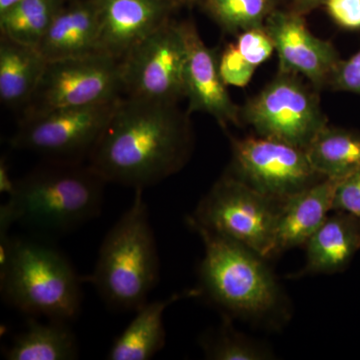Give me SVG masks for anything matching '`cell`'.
<instances>
[{
	"instance_id": "cell-12",
	"label": "cell",
	"mask_w": 360,
	"mask_h": 360,
	"mask_svg": "<svg viewBox=\"0 0 360 360\" xmlns=\"http://www.w3.org/2000/svg\"><path fill=\"white\" fill-rule=\"evenodd\" d=\"M264 27L278 54L279 72L302 75L315 87L329 82L340 56L330 42L310 32L302 15L274 11Z\"/></svg>"
},
{
	"instance_id": "cell-17",
	"label": "cell",
	"mask_w": 360,
	"mask_h": 360,
	"mask_svg": "<svg viewBox=\"0 0 360 360\" xmlns=\"http://www.w3.org/2000/svg\"><path fill=\"white\" fill-rule=\"evenodd\" d=\"M304 245L305 264L295 276L343 271L360 250V220L333 212Z\"/></svg>"
},
{
	"instance_id": "cell-4",
	"label": "cell",
	"mask_w": 360,
	"mask_h": 360,
	"mask_svg": "<svg viewBox=\"0 0 360 360\" xmlns=\"http://www.w3.org/2000/svg\"><path fill=\"white\" fill-rule=\"evenodd\" d=\"M188 226L205 245L200 293L229 314L255 321L267 319L283 309V293L266 258L198 225Z\"/></svg>"
},
{
	"instance_id": "cell-21",
	"label": "cell",
	"mask_w": 360,
	"mask_h": 360,
	"mask_svg": "<svg viewBox=\"0 0 360 360\" xmlns=\"http://www.w3.org/2000/svg\"><path fill=\"white\" fill-rule=\"evenodd\" d=\"M305 153L317 174L340 180L360 169V134L326 125Z\"/></svg>"
},
{
	"instance_id": "cell-5",
	"label": "cell",
	"mask_w": 360,
	"mask_h": 360,
	"mask_svg": "<svg viewBox=\"0 0 360 360\" xmlns=\"http://www.w3.org/2000/svg\"><path fill=\"white\" fill-rule=\"evenodd\" d=\"M0 284L4 300L30 316L68 322L82 307V278L63 253L39 241L13 238Z\"/></svg>"
},
{
	"instance_id": "cell-26",
	"label": "cell",
	"mask_w": 360,
	"mask_h": 360,
	"mask_svg": "<svg viewBox=\"0 0 360 360\" xmlns=\"http://www.w3.org/2000/svg\"><path fill=\"white\" fill-rule=\"evenodd\" d=\"M236 45L241 56L255 68L265 63L276 51L264 26L240 32Z\"/></svg>"
},
{
	"instance_id": "cell-23",
	"label": "cell",
	"mask_w": 360,
	"mask_h": 360,
	"mask_svg": "<svg viewBox=\"0 0 360 360\" xmlns=\"http://www.w3.org/2000/svg\"><path fill=\"white\" fill-rule=\"evenodd\" d=\"M219 328L206 333L200 340L205 359L212 360H264L274 354L262 343L238 333L232 326L229 315H224Z\"/></svg>"
},
{
	"instance_id": "cell-33",
	"label": "cell",
	"mask_w": 360,
	"mask_h": 360,
	"mask_svg": "<svg viewBox=\"0 0 360 360\" xmlns=\"http://www.w3.org/2000/svg\"><path fill=\"white\" fill-rule=\"evenodd\" d=\"M167 1H169L172 6L179 7L181 6H193V4H196L200 0H167Z\"/></svg>"
},
{
	"instance_id": "cell-8",
	"label": "cell",
	"mask_w": 360,
	"mask_h": 360,
	"mask_svg": "<svg viewBox=\"0 0 360 360\" xmlns=\"http://www.w3.org/2000/svg\"><path fill=\"white\" fill-rule=\"evenodd\" d=\"M122 97L108 103L61 108L21 118L11 146L40 153L56 162L89 160Z\"/></svg>"
},
{
	"instance_id": "cell-6",
	"label": "cell",
	"mask_w": 360,
	"mask_h": 360,
	"mask_svg": "<svg viewBox=\"0 0 360 360\" xmlns=\"http://www.w3.org/2000/svg\"><path fill=\"white\" fill-rule=\"evenodd\" d=\"M281 205L227 174L212 186L186 221L269 259Z\"/></svg>"
},
{
	"instance_id": "cell-3",
	"label": "cell",
	"mask_w": 360,
	"mask_h": 360,
	"mask_svg": "<svg viewBox=\"0 0 360 360\" xmlns=\"http://www.w3.org/2000/svg\"><path fill=\"white\" fill-rule=\"evenodd\" d=\"M160 270L148 205L143 191L136 189L131 205L104 238L86 281L110 309L136 311L158 285Z\"/></svg>"
},
{
	"instance_id": "cell-31",
	"label": "cell",
	"mask_w": 360,
	"mask_h": 360,
	"mask_svg": "<svg viewBox=\"0 0 360 360\" xmlns=\"http://www.w3.org/2000/svg\"><path fill=\"white\" fill-rule=\"evenodd\" d=\"M328 1V0H293L291 11L303 16L311 13L317 7L323 6Z\"/></svg>"
},
{
	"instance_id": "cell-19",
	"label": "cell",
	"mask_w": 360,
	"mask_h": 360,
	"mask_svg": "<svg viewBox=\"0 0 360 360\" xmlns=\"http://www.w3.org/2000/svg\"><path fill=\"white\" fill-rule=\"evenodd\" d=\"M47 60L39 49L1 37L0 99L11 108H22L39 86Z\"/></svg>"
},
{
	"instance_id": "cell-28",
	"label": "cell",
	"mask_w": 360,
	"mask_h": 360,
	"mask_svg": "<svg viewBox=\"0 0 360 360\" xmlns=\"http://www.w3.org/2000/svg\"><path fill=\"white\" fill-rule=\"evenodd\" d=\"M328 84L336 90L360 96V49L349 58L338 61Z\"/></svg>"
},
{
	"instance_id": "cell-11",
	"label": "cell",
	"mask_w": 360,
	"mask_h": 360,
	"mask_svg": "<svg viewBox=\"0 0 360 360\" xmlns=\"http://www.w3.org/2000/svg\"><path fill=\"white\" fill-rule=\"evenodd\" d=\"M232 176L283 203L324 177L315 172L305 149L266 137L231 139Z\"/></svg>"
},
{
	"instance_id": "cell-1",
	"label": "cell",
	"mask_w": 360,
	"mask_h": 360,
	"mask_svg": "<svg viewBox=\"0 0 360 360\" xmlns=\"http://www.w3.org/2000/svg\"><path fill=\"white\" fill-rule=\"evenodd\" d=\"M193 136L176 103L122 97L89 158L106 182L142 189L179 172Z\"/></svg>"
},
{
	"instance_id": "cell-25",
	"label": "cell",
	"mask_w": 360,
	"mask_h": 360,
	"mask_svg": "<svg viewBox=\"0 0 360 360\" xmlns=\"http://www.w3.org/2000/svg\"><path fill=\"white\" fill-rule=\"evenodd\" d=\"M257 68L241 56L236 44H229L219 61L220 77L225 85L231 86H246Z\"/></svg>"
},
{
	"instance_id": "cell-29",
	"label": "cell",
	"mask_w": 360,
	"mask_h": 360,
	"mask_svg": "<svg viewBox=\"0 0 360 360\" xmlns=\"http://www.w3.org/2000/svg\"><path fill=\"white\" fill-rule=\"evenodd\" d=\"M329 15L341 27L360 30V0H328Z\"/></svg>"
},
{
	"instance_id": "cell-32",
	"label": "cell",
	"mask_w": 360,
	"mask_h": 360,
	"mask_svg": "<svg viewBox=\"0 0 360 360\" xmlns=\"http://www.w3.org/2000/svg\"><path fill=\"white\" fill-rule=\"evenodd\" d=\"M18 1H20V0H0V14L4 13L7 9L18 4Z\"/></svg>"
},
{
	"instance_id": "cell-18",
	"label": "cell",
	"mask_w": 360,
	"mask_h": 360,
	"mask_svg": "<svg viewBox=\"0 0 360 360\" xmlns=\"http://www.w3.org/2000/svg\"><path fill=\"white\" fill-rule=\"evenodd\" d=\"M201 295L200 290L174 295L165 300L146 302L136 310L122 335L111 345L106 359L110 360H148L165 345L163 315L169 305L182 298Z\"/></svg>"
},
{
	"instance_id": "cell-16",
	"label": "cell",
	"mask_w": 360,
	"mask_h": 360,
	"mask_svg": "<svg viewBox=\"0 0 360 360\" xmlns=\"http://www.w3.org/2000/svg\"><path fill=\"white\" fill-rule=\"evenodd\" d=\"M98 18L94 0H75L56 14L37 49L47 61L96 53Z\"/></svg>"
},
{
	"instance_id": "cell-13",
	"label": "cell",
	"mask_w": 360,
	"mask_h": 360,
	"mask_svg": "<svg viewBox=\"0 0 360 360\" xmlns=\"http://www.w3.org/2000/svg\"><path fill=\"white\" fill-rule=\"evenodd\" d=\"M98 18L97 51L118 60L170 20L167 0H94Z\"/></svg>"
},
{
	"instance_id": "cell-9",
	"label": "cell",
	"mask_w": 360,
	"mask_h": 360,
	"mask_svg": "<svg viewBox=\"0 0 360 360\" xmlns=\"http://www.w3.org/2000/svg\"><path fill=\"white\" fill-rule=\"evenodd\" d=\"M241 117L258 136L302 149L328 125L314 92L298 75L283 72L246 103Z\"/></svg>"
},
{
	"instance_id": "cell-30",
	"label": "cell",
	"mask_w": 360,
	"mask_h": 360,
	"mask_svg": "<svg viewBox=\"0 0 360 360\" xmlns=\"http://www.w3.org/2000/svg\"><path fill=\"white\" fill-rule=\"evenodd\" d=\"M15 188L16 181L11 179L6 160L2 158L0 161V193H6L9 198L13 195Z\"/></svg>"
},
{
	"instance_id": "cell-14",
	"label": "cell",
	"mask_w": 360,
	"mask_h": 360,
	"mask_svg": "<svg viewBox=\"0 0 360 360\" xmlns=\"http://www.w3.org/2000/svg\"><path fill=\"white\" fill-rule=\"evenodd\" d=\"M186 44L184 90L191 111H200L215 118L220 127L238 124L241 111L232 101L220 77L219 63L201 39L193 23L181 22Z\"/></svg>"
},
{
	"instance_id": "cell-7",
	"label": "cell",
	"mask_w": 360,
	"mask_h": 360,
	"mask_svg": "<svg viewBox=\"0 0 360 360\" xmlns=\"http://www.w3.org/2000/svg\"><path fill=\"white\" fill-rule=\"evenodd\" d=\"M122 60L96 52L78 58L47 61L22 118L61 108L108 103L122 97Z\"/></svg>"
},
{
	"instance_id": "cell-27",
	"label": "cell",
	"mask_w": 360,
	"mask_h": 360,
	"mask_svg": "<svg viewBox=\"0 0 360 360\" xmlns=\"http://www.w3.org/2000/svg\"><path fill=\"white\" fill-rule=\"evenodd\" d=\"M333 212H347L360 220V169L338 181Z\"/></svg>"
},
{
	"instance_id": "cell-2",
	"label": "cell",
	"mask_w": 360,
	"mask_h": 360,
	"mask_svg": "<svg viewBox=\"0 0 360 360\" xmlns=\"http://www.w3.org/2000/svg\"><path fill=\"white\" fill-rule=\"evenodd\" d=\"M106 184L89 165L52 161L16 180L0 207V231L20 224L41 233H68L101 214Z\"/></svg>"
},
{
	"instance_id": "cell-15",
	"label": "cell",
	"mask_w": 360,
	"mask_h": 360,
	"mask_svg": "<svg viewBox=\"0 0 360 360\" xmlns=\"http://www.w3.org/2000/svg\"><path fill=\"white\" fill-rule=\"evenodd\" d=\"M340 180L323 179L281 205L274 232L271 257L304 245L329 214Z\"/></svg>"
},
{
	"instance_id": "cell-10",
	"label": "cell",
	"mask_w": 360,
	"mask_h": 360,
	"mask_svg": "<svg viewBox=\"0 0 360 360\" xmlns=\"http://www.w3.org/2000/svg\"><path fill=\"white\" fill-rule=\"evenodd\" d=\"M186 44L181 25L168 20L122 59L123 94L176 103L186 97Z\"/></svg>"
},
{
	"instance_id": "cell-20",
	"label": "cell",
	"mask_w": 360,
	"mask_h": 360,
	"mask_svg": "<svg viewBox=\"0 0 360 360\" xmlns=\"http://www.w3.org/2000/svg\"><path fill=\"white\" fill-rule=\"evenodd\" d=\"M8 360H71L78 357L75 333L65 321L30 319L4 354Z\"/></svg>"
},
{
	"instance_id": "cell-24",
	"label": "cell",
	"mask_w": 360,
	"mask_h": 360,
	"mask_svg": "<svg viewBox=\"0 0 360 360\" xmlns=\"http://www.w3.org/2000/svg\"><path fill=\"white\" fill-rule=\"evenodd\" d=\"M207 11L220 25L231 32L264 27L274 11L272 0H205Z\"/></svg>"
},
{
	"instance_id": "cell-22",
	"label": "cell",
	"mask_w": 360,
	"mask_h": 360,
	"mask_svg": "<svg viewBox=\"0 0 360 360\" xmlns=\"http://www.w3.org/2000/svg\"><path fill=\"white\" fill-rule=\"evenodd\" d=\"M65 0H20L0 14L1 37L37 49Z\"/></svg>"
}]
</instances>
